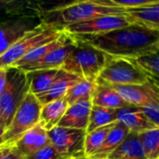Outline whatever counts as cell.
I'll list each match as a JSON object with an SVG mask.
<instances>
[{
    "label": "cell",
    "mask_w": 159,
    "mask_h": 159,
    "mask_svg": "<svg viewBox=\"0 0 159 159\" xmlns=\"http://www.w3.org/2000/svg\"><path fill=\"white\" fill-rule=\"evenodd\" d=\"M124 10L112 0H82L44 7L39 19L45 25L61 31L64 26L71 23L105 15H120Z\"/></svg>",
    "instance_id": "7a4b0ae2"
},
{
    "label": "cell",
    "mask_w": 159,
    "mask_h": 159,
    "mask_svg": "<svg viewBox=\"0 0 159 159\" xmlns=\"http://www.w3.org/2000/svg\"><path fill=\"white\" fill-rule=\"evenodd\" d=\"M142 73L150 80L158 83L159 81V57L158 52L148 53L129 60Z\"/></svg>",
    "instance_id": "484cf974"
},
{
    "label": "cell",
    "mask_w": 159,
    "mask_h": 159,
    "mask_svg": "<svg viewBox=\"0 0 159 159\" xmlns=\"http://www.w3.org/2000/svg\"><path fill=\"white\" fill-rule=\"evenodd\" d=\"M146 159H159V129L138 133Z\"/></svg>",
    "instance_id": "f1b7e54d"
},
{
    "label": "cell",
    "mask_w": 159,
    "mask_h": 159,
    "mask_svg": "<svg viewBox=\"0 0 159 159\" xmlns=\"http://www.w3.org/2000/svg\"><path fill=\"white\" fill-rule=\"evenodd\" d=\"M67 35V34H66ZM74 40L71 36L67 35V38L63 44L50 51L45 57H43L40 61L35 62L34 64L28 66L24 69H20L23 72H30L34 70H48V69H61L72 46Z\"/></svg>",
    "instance_id": "e0dca14e"
},
{
    "label": "cell",
    "mask_w": 159,
    "mask_h": 159,
    "mask_svg": "<svg viewBox=\"0 0 159 159\" xmlns=\"http://www.w3.org/2000/svg\"><path fill=\"white\" fill-rule=\"evenodd\" d=\"M41 107L42 104L36 97L29 92L7 127L1 146L14 145L28 129L36 125L39 122Z\"/></svg>",
    "instance_id": "8992f818"
},
{
    "label": "cell",
    "mask_w": 159,
    "mask_h": 159,
    "mask_svg": "<svg viewBox=\"0 0 159 159\" xmlns=\"http://www.w3.org/2000/svg\"><path fill=\"white\" fill-rule=\"evenodd\" d=\"M113 3L124 9H129V8H136L140 7H144V6H152L158 4V0H129V1H116V0H112Z\"/></svg>",
    "instance_id": "1f68e13d"
},
{
    "label": "cell",
    "mask_w": 159,
    "mask_h": 159,
    "mask_svg": "<svg viewBox=\"0 0 159 159\" xmlns=\"http://www.w3.org/2000/svg\"><path fill=\"white\" fill-rule=\"evenodd\" d=\"M95 85L96 83L82 80L75 84L68 89L67 93L64 96V100L67 102L68 105H72L85 100H91Z\"/></svg>",
    "instance_id": "83f0119b"
},
{
    "label": "cell",
    "mask_w": 159,
    "mask_h": 159,
    "mask_svg": "<svg viewBox=\"0 0 159 159\" xmlns=\"http://www.w3.org/2000/svg\"><path fill=\"white\" fill-rule=\"evenodd\" d=\"M0 159H24L14 145L0 146Z\"/></svg>",
    "instance_id": "d6a6232c"
},
{
    "label": "cell",
    "mask_w": 159,
    "mask_h": 159,
    "mask_svg": "<svg viewBox=\"0 0 159 159\" xmlns=\"http://www.w3.org/2000/svg\"><path fill=\"white\" fill-rule=\"evenodd\" d=\"M117 121V110L92 104L86 133H90L99 128L116 123Z\"/></svg>",
    "instance_id": "cb8c5ba5"
},
{
    "label": "cell",
    "mask_w": 159,
    "mask_h": 159,
    "mask_svg": "<svg viewBox=\"0 0 159 159\" xmlns=\"http://www.w3.org/2000/svg\"><path fill=\"white\" fill-rule=\"evenodd\" d=\"M34 27L32 19L12 18L0 20V56L20 37Z\"/></svg>",
    "instance_id": "8fae6325"
},
{
    "label": "cell",
    "mask_w": 159,
    "mask_h": 159,
    "mask_svg": "<svg viewBox=\"0 0 159 159\" xmlns=\"http://www.w3.org/2000/svg\"><path fill=\"white\" fill-rule=\"evenodd\" d=\"M116 123L99 128L93 130L90 133H86L85 143H84V153L87 158L90 157L93 154H95L100 147L102 145L103 142L105 141L107 135L109 134L110 130L115 127Z\"/></svg>",
    "instance_id": "4316f807"
},
{
    "label": "cell",
    "mask_w": 159,
    "mask_h": 159,
    "mask_svg": "<svg viewBox=\"0 0 159 159\" xmlns=\"http://www.w3.org/2000/svg\"><path fill=\"white\" fill-rule=\"evenodd\" d=\"M0 123H3V122H2V114H1V110H0Z\"/></svg>",
    "instance_id": "d590c367"
},
{
    "label": "cell",
    "mask_w": 159,
    "mask_h": 159,
    "mask_svg": "<svg viewBox=\"0 0 159 159\" xmlns=\"http://www.w3.org/2000/svg\"><path fill=\"white\" fill-rule=\"evenodd\" d=\"M67 38V35L63 33L59 38L55 39L54 41L48 43L46 45H43L35 49H34L33 51H31L30 53H28L27 55H25L23 58H21L20 61H16L14 64H12L10 67H16L19 69H24L28 66H31L33 64H34L35 62H37L38 61H40L43 57H45L47 54H48L50 51H52L53 49H55L56 48H58L59 46H61V44H63L65 42Z\"/></svg>",
    "instance_id": "d4e9b609"
},
{
    "label": "cell",
    "mask_w": 159,
    "mask_h": 159,
    "mask_svg": "<svg viewBox=\"0 0 159 159\" xmlns=\"http://www.w3.org/2000/svg\"><path fill=\"white\" fill-rule=\"evenodd\" d=\"M129 133V129L124 124L117 121L115 127L110 130L100 149L88 159H107L125 141Z\"/></svg>",
    "instance_id": "d6986e66"
},
{
    "label": "cell",
    "mask_w": 159,
    "mask_h": 159,
    "mask_svg": "<svg viewBox=\"0 0 159 159\" xmlns=\"http://www.w3.org/2000/svg\"><path fill=\"white\" fill-rule=\"evenodd\" d=\"M123 15L130 25L159 32V3L125 9Z\"/></svg>",
    "instance_id": "4fadbf2b"
},
{
    "label": "cell",
    "mask_w": 159,
    "mask_h": 159,
    "mask_svg": "<svg viewBox=\"0 0 159 159\" xmlns=\"http://www.w3.org/2000/svg\"><path fill=\"white\" fill-rule=\"evenodd\" d=\"M83 79L61 69H59L58 74L51 84L50 88L44 93L35 96L38 102L43 105L48 102L63 99L68 89L75 84L82 81Z\"/></svg>",
    "instance_id": "5bb4252c"
},
{
    "label": "cell",
    "mask_w": 159,
    "mask_h": 159,
    "mask_svg": "<svg viewBox=\"0 0 159 159\" xmlns=\"http://www.w3.org/2000/svg\"><path fill=\"white\" fill-rule=\"evenodd\" d=\"M24 159H64L60 156L54 146L49 143L48 145L41 148L34 154L24 157Z\"/></svg>",
    "instance_id": "f546056e"
},
{
    "label": "cell",
    "mask_w": 159,
    "mask_h": 159,
    "mask_svg": "<svg viewBox=\"0 0 159 159\" xmlns=\"http://www.w3.org/2000/svg\"><path fill=\"white\" fill-rule=\"evenodd\" d=\"M7 69V84L0 96L2 122L7 128L15 112L29 93L25 72L16 67Z\"/></svg>",
    "instance_id": "5b68a950"
},
{
    "label": "cell",
    "mask_w": 159,
    "mask_h": 159,
    "mask_svg": "<svg viewBox=\"0 0 159 159\" xmlns=\"http://www.w3.org/2000/svg\"><path fill=\"white\" fill-rule=\"evenodd\" d=\"M68 106L69 105L64 98L43 104L40 111L39 123L47 131L52 129L58 126Z\"/></svg>",
    "instance_id": "44dd1931"
},
{
    "label": "cell",
    "mask_w": 159,
    "mask_h": 159,
    "mask_svg": "<svg viewBox=\"0 0 159 159\" xmlns=\"http://www.w3.org/2000/svg\"><path fill=\"white\" fill-rule=\"evenodd\" d=\"M150 79L129 60L112 58L96 81L109 85H144Z\"/></svg>",
    "instance_id": "52a82bcc"
},
{
    "label": "cell",
    "mask_w": 159,
    "mask_h": 159,
    "mask_svg": "<svg viewBox=\"0 0 159 159\" xmlns=\"http://www.w3.org/2000/svg\"><path fill=\"white\" fill-rule=\"evenodd\" d=\"M91 105V100H85L69 105L57 127L86 131Z\"/></svg>",
    "instance_id": "9a60e30c"
},
{
    "label": "cell",
    "mask_w": 159,
    "mask_h": 159,
    "mask_svg": "<svg viewBox=\"0 0 159 159\" xmlns=\"http://www.w3.org/2000/svg\"><path fill=\"white\" fill-rule=\"evenodd\" d=\"M58 71L59 69H48L26 72L25 75L29 92L34 96L46 92L53 83Z\"/></svg>",
    "instance_id": "7402d4cb"
},
{
    "label": "cell",
    "mask_w": 159,
    "mask_h": 159,
    "mask_svg": "<svg viewBox=\"0 0 159 159\" xmlns=\"http://www.w3.org/2000/svg\"><path fill=\"white\" fill-rule=\"evenodd\" d=\"M6 127L3 123H0V146L3 144V137L6 132Z\"/></svg>",
    "instance_id": "e575fe53"
},
{
    "label": "cell",
    "mask_w": 159,
    "mask_h": 159,
    "mask_svg": "<svg viewBox=\"0 0 159 159\" xmlns=\"http://www.w3.org/2000/svg\"><path fill=\"white\" fill-rule=\"evenodd\" d=\"M117 120L124 124L132 133L138 134L146 130L159 129L147 119L140 107L129 106L118 109Z\"/></svg>",
    "instance_id": "2e32d148"
},
{
    "label": "cell",
    "mask_w": 159,
    "mask_h": 159,
    "mask_svg": "<svg viewBox=\"0 0 159 159\" xmlns=\"http://www.w3.org/2000/svg\"><path fill=\"white\" fill-rule=\"evenodd\" d=\"M72 37L92 46L112 58L131 60L144 54L158 52L159 49V32L134 25L98 35Z\"/></svg>",
    "instance_id": "6da1fadb"
},
{
    "label": "cell",
    "mask_w": 159,
    "mask_h": 159,
    "mask_svg": "<svg viewBox=\"0 0 159 159\" xmlns=\"http://www.w3.org/2000/svg\"><path fill=\"white\" fill-rule=\"evenodd\" d=\"M147 119L159 128V101H154L143 107H140Z\"/></svg>",
    "instance_id": "4dcf8cb0"
},
{
    "label": "cell",
    "mask_w": 159,
    "mask_h": 159,
    "mask_svg": "<svg viewBox=\"0 0 159 159\" xmlns=\"http://www.w3.org/2000/svg\"><path fill=\"white\" fill-rule=\"evenodd\" d=\"M50 143L48 131L38 122L28 129L14 144L20 154L26 157Z\"/></svg>",
    "instance_id": "7c38bea8"
},
{
    "label": "cell",
    "mask_w": 159,
    "mask_h": 159,
    "mask_svg": "<svg viewBox=\"0 0 159 159\" xmlns=\"http://www.w3.org/2000/svg\"><path fill=\"white\" fill-rule=\"evenodd\" d=\"M107 159H146L138 134L130 132Z\"/></svg>",
    "instance_id": "603a6c76"
},
{
    "label": "cell",
    "mask_w": 159,
    "mask_h": 159,
    "mask_svg": "<svg viewBox=\"0 0 159 159\" xmlns=\"http://www.w3.org/2000/svg\"><path fill=\"white\" fill-rule=\"evenodd\" d=\"M81 159H88L87 157H84V158H81Z\"/></svg>",
    "instance_id": "8d00e7d4"
},
{
    "label": "cell",
    "mask_w": 159,
    "mask_h": 159,
    "mask_svg": "<svg viewBox=\"0 0 159 159\" xmlns=\"http://www.w3.org/2000/svg\"><path fill=\"white\" fill-rule=\"evenodd\" d=\"M50 143L64 159L86 157L84 143L86 131L81 129L55 127L48 131Z\"/></svg>",
    "instance_id": "ba28073f"
},
{
    "label": "cell",
    "mask_w": 159,
    "mask_h": 159,
    "mask_svg": "<svg viewBox=\"0 0 159 159\" xmlns=\"http://www.w3.org/2000/svg\"><path fill=\"white\" fill-rule=\"evenodd\" d=\"M7 84V69L0 68V96L3 93Z\"/></svg>",
    "instance_id": "836d02e7"
},
{
    "label": "cell",
    "mask_w": 159,
    "mask_h": 159,
    "mask_svg": "<svg viewBox=\"0 0 159 159\" xmlns=\"http://www.w3.org/2000/svg\"><path fill=\"white\" fill-rule=\"evenodd\" d=\"M96 83H101L111 88L131 106L143 107L151 102L159 101L158 83L152 80H149L144 85H109L99 81H96Z\"/></svg>",
    "instance_id": "30bf717a"
},
{
    "label": "cell",
    "mask_w": 159,
    "mask_h": 159,
    "mask_svg": "<svg viewBox=\"0 0 159 159\" xmlns=\"http://www.w3.org/2000/svg\"><path fill=\"white\" fill-rule=\"evenodd\" d=\"M62 34L61 30L47 26L42 22L37 23L0 56V68L10 67L34 49L54 41Z\"/></svg>",
    "instance_id": "277c9868"
},
{
    "label": "cell",
    "mask_w": 159,
    "mask_h": 159,
    "mask_svg": "<svg viewBox=\"0 0 159 159\" xmlns=\"http://www.w3.org/2000/svg\"><path fill=\"white\" fill-rule=\"evenodd\" d=\"M130 25L123 14L105 15L88 20L71 23L64 26L61 31L70 36H92L106 34L114 30Z\"/></svg>",
    "instance_id": "9c48e42d"
},
{
    "label": "cell",
    "mask_w": 159,
    "mask_h": 159,
    "mask_svg": "<svg viewBox=\"0 0 159 159\" xmlns=\"http://www.w3.org/2000/svg\"><path fill=\"white\" fill-rule=\"evenodd\" d=\"M91 104L116 110L131 106L126 102L116 91L101 83H96L95 85L91 96Z\"/></svg>",
    "instance_id": "ffe728a7"
},
{
    "label": "cell",
    "mask_w": 159,
    "mask_h": 159,
    "mask_svg": "<svg viewBox=\"0 0 159 159\" xmlns=\"http://www.w3.org/2000/svg\"><path fill=\"white\" fill-rule=\"evenodd\" d=\"M73 40V46L61 69L88 82L96 83L111 57L89 44L75 38Z\"/></svg>",
    "instance_id": "3957f363"
},
{
    "label": "cell",
    "mask_w": 159,
    "mask_h": 159,
    "mask_svg": "<svg viewBox=\"0 0 159 159\" xmlns=\"http://www.w3.org/2000/svg\"><path fill=\"white\" fill-rule=\"evenodd\" d=\"M44 7L42 4L33 2H0V12L6 15L7 19L26 18L33 19L42 15Z\"/></svg>",
    "instance_id": "ac0fdd59"
}]
</instances>
